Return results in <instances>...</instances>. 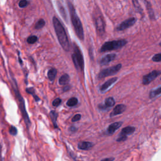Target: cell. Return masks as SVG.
I'll return each mask as SVG.
<instances>
[{
	"mask_svg": "<svg viewBox=\"0 0 161 161\" xmlns=\"http://www.w3.org/2000/svg\"><path fill=\"white\" fill-rule=\"evenodd\" d=\"M12 82H13L12 84V87L14 90V92H15L16 96H17V99H18V101L19 103V107H20V110H21L22 116H23L24 121H25L27 127H28L30 125V121L29 117H28V113H27V112L26 111L25 101H24L23 97H22L21 95H20V91H19V90H18V86H17V82H16L15 79H14L13 77H12Z\"/></svg>",
	"mask_w": 161,
	"mask_h": 161,
	"instance_id": "3",
	"label": "cell"
},
{
	"mask_svg": "<svg viewBox=\"0 0 161 161\" xmlns=\"http://www.w3.org/2000/svg\"><path fill=\"white\" fill-rule=\"evenodd\" d=\"M57 71V70L54 68L50 69L47 73V76L48 78L49 79V80L50 81H53L55 79V77H56Z\"/></svg>",
	"mask_w": 161,
	"mask_h": 161,
	"instance_id": "20",
	"label": "cell"
},
{
	"mask_svg": "<svg viewBox=\"0 0 161 161\" xmlns=\"http://www.w3.org/2000/svg\"><path fill=\"white\" fill-rule=\"evenodd\" d=\"M50 116L51 120H52V122L53 123L54 128H58V126H57V116H58L57 113L55 112V111H51L50 113Z\"/></svg>",
	"mask_w": 161,
	"mask_h": 161,
	"instance_id": "19",
	"label": "cell"
},
{
	"mask_svg": "<svg viewBox=\"0 0 161 161\" xmlns=\"http://www.w3.org/2000/svg\"><path fill=\"white\" fill-rule=\"evenodd\" d=\"M161 74V71H156L154 70L149 73V74L145 75L142 78V83L144 85H147L150 83L152 81H154L156 77H158Z\"/></svg>",
	"mask_w": 161,
	"mask_h": 161,
	"instance_id": "9",
	"label": "cell"
},
{
	"mask_svg": "<svg viewBox=\"0 0 161 161\" xmlns=\"http://www.w3.org/2000/svg\"><path fill=\"white\" fill-rule=\"evenodd\" d=\"M146 3H147V8L148 9V12H149L150 17V18L153 19L154 18V12H153L152 10L151 4H150V3L148 2V1H146Z\"/></svg>",
	"mask_w": 161,
	"mask_h": 161,
	"instance_id": "25",
	"label": "cell"
},
{
	"mask_svg": "<svg viewBox=\"0 0 161 161\" xmlns=\"http://www.w3.org/2000/svg\"><path fill=\"white\" fill-rule=\"evenodd\" d=\"M26 91L28 92V94H30V95H32L34 97L35 100L36 101H39L40 98L37 96H36L35 94V90H34V89L33 88V87H29V88H27Z\"/></svg>",
	"mask_w": 161,
	"mask_h": 161,
	"instance_id": "23",
	"label": "cell"
},
{
	"mask_svg": "<svg viewBox=\"0 0 161 161\" xmlns=\"http://www.w3.org/2000/svg\"><path fill=\"white\" fill-rule=\"evenodd\" d=\"M67 4L69 9L71 22L72 23V26L74 27L75 32L76 33V35L81 40H84V35L82 23H81L80 19H79L77 13H76V9H75L73 4L71 2H67Z\"/></svg>",
	"mask_w": 161,
	"mask_h": 161,
	"instance_id": "2",
	"label": "cell"
},
{
	"mask_svg": "<svg viewBox=\"0 0 161 161\" xmlns=\"http://www.w3.org/2000/svg\"><path fill=\"white\" fill-rule=\"evenodd\" d=\"M115 104V101L114 98L112 97H110L105 100L104 104L99 105V108L101 110H106L108 108L112 107Z\"/></svg>",
	"mask_w": 161,
	"mask_h": 161,
	"instance_id": "12",
	"label": "cell"
},
{
	"mask_svg": "<svg viewBox=\"0 0 161 161\" xmlns=\"http://www.w3.org/2000/svg\"><path fill=\"white\" fill-rule=\"evenodd\" d=\"M118 80V77H115L113 78H111L110 79L108 80L106 82H105L103 85L100 87V91L101 92H105L111 86V85H113L116 81Z\"/></svg>",
	"mask_w": 161,
	"mask_h": 161,
	"instance_id": "14",
	"label": "cell"
},
{
	"mask_svg": "<svg viewBox=\"0 0 161 161\" xmlns=\"http://www.w3.org/2000/svg\"><path fill=\"white\" fill-rule=\"evenodd\" d=\"M70 81V77L68 74H64L61 76L59 79V83L60 85L65 86L67 85L69 82Z\"/></svg>",
	"mask_w": 161,
	"mask_h": 161,
	"instance_id": "17",
	"label": "cell"
},
{
	"mask_svg": "<svg viewBox=\"0 0 161 161\" xmlns=\"http://www.w3.org/2000/svg\"><path fill=\"white\" fill-rule=\"evenodd\" d=\"M81 115L80 114H77L74 117L72 118V122H77V121H79V120L81 119Z\"/></svg>",
	"mask_w": 161,
	"mask_h": 161,
	"instance_id": "31",
	"label": "cell"
},
{
	"mask_svg": "<svg viewBox=\"0 0 161 161\" xmlns=\"http://www.w3.org/2000/svg\"><path fill=\"white\" fill-rule=\"evenodd\" d=\"M28 1H25V0H22V1H20V2H19L18 5L20 8H25L28 5Z\"/></svg>",
	"mask_w": 161,
	"mask_h": 161,
	"instance_id": "30",
	"label": "cell"
},
{
	"mask_svg": "<svg viewBox=\"0 0 161 161\" xmlns=\"http://www.w3.org/2000/svg\"><path fill=\"white\" fill-rule=\"evenodd\" d=\"M115 158L114 157H108V158H105L103 159V160L101 161H114Z\"/></svg>",
	"mask_w": 161,
	"mask_h": 161,
	"instance_id": "32",
	"label": "cell"
},
{
	"mask_svg": "<svg viewBox=\"0 0 161 161\" xmlns=\"http://www.w3.org/2000/svg\"><path fill=\"white\" fill-rule=\"evenodd\" d=\"M95 26L97 32L100 36L103 35L105 32V23L101 15L98 16L95 19Z\"/></svg>",
	"mask_w": 161,
	"mask_h": 161,
	"instance_id": "8",
	"label": "cell"
},
{
	"mask_svg": "<svg viewBox=\"0 0 161 161\" xmlns=\"http://www.w3.org/2000/svg\"><path fill=\"white\" fill-rule=\"evenodd\" d=\"M62 100L60 98H56L54 100L53 102H52V105L55 107H57V106H59L60 103H61Z\"/></svg>",
	"mask_w": 161,
	"mask_h": 161,
	"instance_id": "28",
	"label": "cell"
},
{
	"mask_svg": "<svg viewBox=\"0 0 161 161\" xmlns=\"http://www.w3.org/2000/svg\"><path fill=\"white\" fill-rule=\"evenodd\" d=\"M159 45H160V46H161V42H160V44H159Z\"/></svg>",
	"mask_w": 161,
	"mask_h": 161,
	"instance_id": "35",
	"label": "cell"
},
{
	"mask_svg": "<svg viewBox=\"0 0 161 161\" xmlns=\"http://www.w3.org/2000/svg\"><path fill=\"white\" fill-rule=\"evenodd\" d=\"M70 130H71L72 132H75L76 130H77V129L75 128L74 127H71V128H70Z\"/></svg>",
	"mask_w": 161,
	"mask_h": 161,
	"instance_id": "34",
	"label": "cell"
},
{
	"mask_svg": "<svg viewBox=\"0 0 161 161\" xmlns=\"http://www.w3.org/2000/svg\"><path fill=\"white\" fill-rule=\"evenodd\" d=\"M123 123L122 122H115L111 124L108 127V128L107 129V132L108 134L110 135H112L115 132L116 130L118 129L122 125Z\"/></svg>",
	"mask_w": 161,
	"mask_h": 161,
	"instance_id": "15",
	"label": "cell"
},
{
	"mask_svg": "<svg viewBox=\"0 0 161 161\" xmlns=\"http://www.w3.org/2000/svg\"><path fill=\"white\" fill-rule=\"evenodd\" d=\"M38 38L37 36L32 35V36H30L27 39V42L30 44H33L34 43H35L37 41Z\"/></svg>",
	"mask_w": 161,
	"mask_h": 161,
	"instance_id": "26",
	"label": "cell"
},
{
	"mask_svg": "<svg viewBox=\"0 0 161 161\" xmlns=\"http://www.w3.org/2000/svg\"><path fill=\"white\" fill-rule=\"evenodd\" d=\"M116 55L115 54H108L106 56L103 57L100 60V64L102 66H104V65H106L110 63H111V61H113L116 58Z\"/></svg>",
	"mask_w": 161,
	"mask_h": 161,
	"instance_id": "13",
	"label": "cell"
},
{
	"mask_svg": "<svg viewBox=\"0 0 161 161\" xmlns=\"http://www.w3.org/2000/svg\"><path fill=\"white\" fill-rule=\"evenodd\" d=\"M122 67V64H118L116 65V66L110 67H108L106 68V69L102 70V71H100V72L98 74V79H103V78L108 77V76H112V75L115 74L116 73H117L120 70Z\"/></svg>",
	"mask_w": 161,
	"mask_h": 161,
	"instance_id": "6",
	"label": "cell"
},
{
	"mask_svg": "<svg viewBox=\"0 0 161 161\" xmlns=\"http://www.w3.org/2000/svg\"><path fill=\"white\" fill-rule=\"evenodd\" d=\"M52 22H53L54 29H55V32L56 33L59 42L64 50L66 52H69L70 50V48H71L70 47L69 41L63 24L55 17H53V18H52Z\"/></svg>",
	"mask_w": 161,
	"mask_h": 161,
	"instance_id": "1",
	"label": "cell"
},
{
	"mask_svg": "<svg viewBox=\"0 0 161 161\" xmlns=\"http://www.w3.org/2000/svg\"><path fill=\"white\" fill-rule=\"evenodd\" d=\"M136 21V18H133V17L127 19L125 21H123L122 23L120 24L117 27V28H116V30H117L118 31H123V30L127 29L129 27L133 26L135 23Z\"/></svg>",
	"mask_w": 161,
	"mask_h": 161,
	"instance_id": "10",
	"label": "cell"
},
{
	"mask_svg": "<svg viewBox=\"0 0 161 161\" xmlns=\"http://www.w3.org/2000/svg\"><path fill=\"white\" fill-rule=\"evenodd\" d=\"M57 7H58L59 9L60 13L61 14L62 17H63V18L65 19V20L66 21V20H67V15H66V10H65L63 6H62V4H60L59 2L58 3V5H57Z\"/></svg>",
	"mask_w": 161,
	"mask_h": 161,
	"instance_id": "22",
	"label": "cell"
},
{
	"mask_svg": "<svg viewBox=\"0 0 161 161\" xmlns=\"http://www.w3.org/2000/svg\"><path fill=\"white\" fill-rule=\"evenodd\" d=\"M17 132H18V131H17V129L16 127H11L10 129H9V133H10L11 135H16L17 134Z\"/></svg>",
	"mask_w": 161,
	"mask_h": 161,
	"instance_id": "29",
	"label": "cell"
},
{
	"mask_svg": "<svg viewBox=\"0 0 161 161\" xmlns=\"http://www.w3.org/2000/svg\"><path fill=\"white\" fill-rule=\"evenodd\" d=\"M161 95V86H159L155 90L151 91L149 94V98L150 99L156 98Z\"/></svg>",
	"mask_w": 161,
	"mask_h": 161,
	"instance_id": "18",
	"label": "cell"
},
{
	"mask_svg": "<svg viewBox=\"0 0 161 161\" xmlns=\"http://www.w3.org/2000/svg\"><path fill=\"white\" fill-rule=\"evenodd\" d=\"M73 50H74V53L72 55L73 63H74L75 67L77 70L79 69L81 70V71H83L84 67V58L81 49L76 44H74Z\"/></svg>",
	"mask_w": 161,
	"mask_h": 161,
	"instance_id": "4",
	"label": "cell"
},
{
	"mask_svg": "<svg viewBox=\"0 0 161 161\" xmlns=\"http://www.w3.org/2000/svg\"><path fill=\"white\" fill-rule=\"evenodd\" d=\"M92 146H93V143L90 142H81L78 143L77 147L80 150H87L91 149Z\"/></svg>",
	"mask_w": 161,
	"mask_h": 161,
	"instance_id": "16",
	"label": "cell"
},
{
	"mask_svg": "<svg viewBox=\"0 0 161 161\" xmlns=\"http://www.w3.org/2000/svg\"><path fill=\"white\" fill-rule=\"evenodd\" d=\"M160 80H161V77H160Z\"/></svg>",
	"mask_w": 161,
	"mask_h": 161,
	"instance_id": "36",
	"label": "cell"
},
{
	"mask_svg": "<svg viewBox=\"0 0 161 161\" xmlns=\"http://www.w3.org/2000/svg\"><path fill=\"white\" fill-rule=\"evenodd\" d=\"M69 89H70L69 86H64L63 87V91H64V92L67 91L68 90H69Z\"/></svg>",
	"mask_w": 161,
	"mask_h": 161,
	"instance_id": "33",
	"label": "cell"
},
{
	"mask_svg": "<svg viewBox=\"0 0 161 161\" xmlns=\"http://www.w3.org/2000/svg\"><path fill=\"white\" fill-rule=\"evenodd\" d=\"M127 44V41L125 39L106 42L102 45L101 49H100V52H105L113 50H117V49H120L124 47Z\"/></svg>",
	"mask_w": 161,
	"mask_h": 161,
	"instance_id": "5",
	"label": "cell"
},
{
	"mask_svg": "<svg viewBox=\"0 0 161 161\" xmlns=\"http://www.w3.org/2000/svg\"><path fill=\"white\" fill-rule=\"evenodd\" d=\"M135 128L134 127L128 126V127H125L122 130L120 134L119 135L116 141L117 142H123L127 139V137L129 135H131L135 132Z\"/></svg>",
	"mask_w": 161,
	"mask_h": 161,
	"instance_id": "7",
	"label": "cell"
},
{
	"mask_svg": "<svg viewBox=\"0 0 161 161\" xmlns=\"http://www.w3.org/2000/svg\"><path fill=\"white\" fill-rule=\"evenodd\" d=\"M78 103V100L75 97H73V98H70L69 100H68L67 102V105L69 107H72V106H76V105Z\"/></svg>",
	"mask_w": 161,
	"mask_h": 161,
	"instance_id": "21",
	"label": "cell"
},
{
	"mask_svg": "<svg viewBox=\"0 0 161 161\" xmlns=\"http://www.w3.org/2000/svg\"><path fill=\"white\" fill-rule=\"evenodd\" d=\"M126 108H127V107H126L125 105L123 104L117 105L114 108V109L113 110L112 112L111 113L110 116H114L118 115L123 113L125 111Z\"/></svg>",
	"mask_w": 161,
	"mask_h": 161,
	"instance_id": "11",
	"label": "cell"
},
{
	"mask_svg": "<svg viewBox=\"0 0 161 161\" xmlns=\"http://www.w3.org/2000/svg\"><path fill=\"white\" fill-rule=\"evenodd\" d=\"M45 20H44V19H40L39 21L37 22L35 28L36 29H41V28H42L43 27L45 26Z\"/></svg>",
	"mask_w": 161,
	"mask_h": 161,
	"instance_id": "24",
	"label": "cell"
},
{
	"mask_svg": "<svg viewBox=\"0 0 161 161\" xmlns=\"http://www.w3.org/2000/svg\"><path fill=\"white\" fill-rule=\"evenodd\" d=\"M152 60L154 62H156V63H158V62H161V53L157 54L155 55H154L152 57Z\"/></svg>",
	"mask_w": 161,
	"mask_h": 161,
	"instance_id": "27",
	"label": "cell"
}]
</instances>
